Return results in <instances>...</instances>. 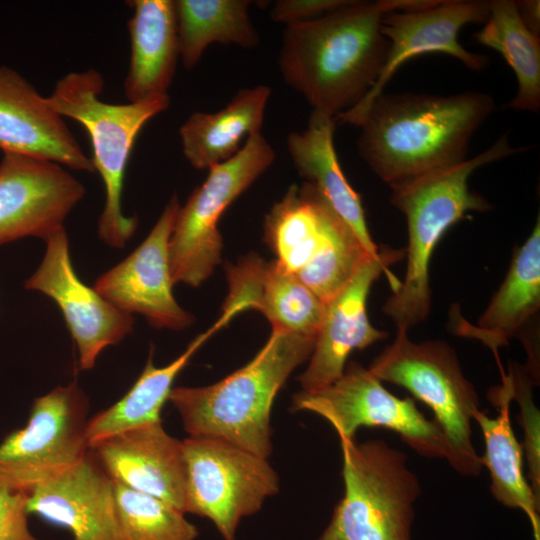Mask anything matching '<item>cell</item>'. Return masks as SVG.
Wrapping results in <instances>:
<instances>
[{
	"label": "cell",
	"mask_w": 540,
	"mask_h": 540,
	"mask_svg": "<svg viewBox=\"0 0 540 540\" xmlns=\"http://www.w3.org/2000/svg\"><path fill=\"white\" fill-rule=\"evenodd\" d=\"M434 0H350L319 18L285 27L279 70L312 111L334 119L369 93L385 65L389 41L381 19L391 11L421 10Z\"/></svg>",
	"instance_id": "1"
},
{
	"label": "cell",
	"mask_w": 540,
	"mask_h": 540,
	"mask_svg": "<svg viewBox=\"0 0 540 540\" xmlns=\"http://www.w3.org/2000/svg\"><path fill=\"white\" fill-rule=\"evenodd\" d=\"M495 109L494 99L477 91L382 93L358 125V152L389 186L408 182L465 161L472 136Z\"/></svg>",
	"instance_id": "2"
},
{
	"label": "cell",
	"mask_w": 540,
	"mask_h": 540,
	"mask_svg": "<svg viewBox=\"0 0 540 540\" xmlns=\"http://www.w3.org/2000/svg\"><path fill=\"white\" fill-rule=\"evenodd\" d=\"M316 339L272 330L245 366L211 385L173 388L168 401L189 437L221 439L267 459L274 399L290 374L310 358Z\"/></svg>",
	"instance_id": "3"
},
{
	"label": "cell",
	"mask_w": 540,
	"mask_h": 540,
	"mask_svg": "<svg viewBox=\"0 0 540 540\" xmlns=\"http://www.w3.org/2000/svg\"><path fill=\"white\" fill-rule=\"evenodd\" d=\"M526 150L512 147L502 136L473 158L390 186L391 203L407 222V266L403 281L392 292L383 312L397 331L407 332L425 321L431 307L429 268L434 250L445 232L468 212L491 208L481 195L469 189L468 180L478 168Z\"/></svg>",
	"instance_id": "4"
},
{
	"label": "cell",
	"mask_w": 540,
	"mask_h": 540,
	"mask_svg": "<svg viewBox=\"0 0 540 540\" xmlns=\"http://www.w3.org/2000/svg\"><path fill=\"white\" fill-rule=\"evenodd\" d=\"M103 87L102 75L93 68L70 72L56 82L47 99L61 117L73 119L87 131L93 150L91 160L105 186L98 235L108 246L123 248L138 224L136 217H127L122 210L128 160L141 129L169 107L170 98L167 94L112 104L100 98Z\"/></svg>",
	"instance_id": "5"
},
{
	"label": "cell",
	"mask_w": 540,
	"mask_h": 540,
	"mask_svg": "<svg viewBox=\"0 0 540 540\" xmlns=\"http://www.w3.org/2000/svg\"><path fill=\"white\" fill-rule=\"evenodd\" d=\"M344 495L317 540H412L418 477L381 439L340 441Z\"/></svg>",
	"instance_id": "6"
},
{
	"label": "cell",
	"mask_w": 540,
	"mask_h": 540,
	"mask_svg": "<svg viewBox=\"0 0 540 540\" xmlns=\"http://www.w3.org/2000/svg\"><path fill=\"white\" fill-rule=\"evenodd\" d=\"M368 369L381 382L407 389L432 410L448 445L446 460L456 472L466 476L481 473L483 465L471 428L480 401L449 344L442 340L414 342L407 332L397 331L394 341Z\"/></svg>",
	"instance_id": "7"
},
{
	"label": "cell",
	"mask_w": 540,
	"mask_h": 540,
	"mask_svg": "<svg viewBox=\"0 0 540 540\" xmlns=\"http://www.w3.org/2000/svg\"><path fill=\"white\" fill-rule=\"evenodd\" d=\"M261 132L247 137L230 159L211 166L205 181L180 206L169 242L173 283L200 286L221 261L218 222L226 209L274 162Z\"/></svg>",
	"instance_id": "8"
},
{
	"label": "cell",
	"mask_w": 540,
	"mask_h": 540,
	"mask_svg": "<svg viewBox=\"0 0 540 540\" xmlns=\"http://www.w3.org/2000/svg\"><path fill=\"white\" fill-rule=\"evenodd\" d=\"M88 411L75 381L36 398L26 425L0 443V488L28 495L79 463L89 451Z\"/></svg>",
	"instance_id": "9"
},
{
	"label": "cell",
	"mask_w": 540,
	"mask_h": 540,
	"mask_svg": "<svg viewBox=\"0 0 540 540\" xmlns=\"http://www.w3.org/2000/svg\"><path fill=\"white\" fill-rule=\"evenodd\" d=\"M186 467L185 512L210 519L224 540H235L240 520L279 491L266 458L212 437L182 441Z\"/></svg>",
	"instance_id": "10"
},
{
	"label": "cell",
	"mask_w": 540,
	"mask_h": 540,
	"mask_svg": "<svg viewBox=\"0 0 540 540\" xmlns=\"http://www.w3.org/2000/svg\"><path fill=\"white\" fill-rule=\"evenodd\" d=\"M293 411H310L325 418L342 440H354L360 427H384L397 433L419 455L448 457L445 436L434 419L426 418L411 398L385 389L362 364H346L335 382L293 397Z\"/></svg>",
	"instance_id": "11"
},
{
	"label": "cell",
	"mask_w": 540,
	"mask_h": 540,
	"mask_svg": "<svg viewBox=\"0 0 540 540\" xmlns=\"http://www.w3.org/2000/svg\"><path fill=\"white\" fill-rule=\"evenodd\" d=\"M489 14L490 1L479 0H438L425 9L384 14L381 33L389 41V51L382 72L364 99L353 109L337 116L335 122L358 126L395 71L415 56L444 53L458 59L470 70L484 69L489 58L466 50L458 35L467 24H484Z\"/></svg>",
	"instance_id": "12"
},
{
	"label": "cell",
	"mask_w": 540,
	"mask_h": 540,
	"mask_svg": "<svg viewBox=\"0 0 540 540\" xmlns=\"http://www.w3.org/2000/svg\"><path fill=\"white\" fill-rule=\"evenodd\" d=\"M44 240V257L24 286L57 303L76 345L79 368L92 369L106 347L118 344L133 331L134 318L79 279L64 226Z\"/></svg>",
	"instance_id": "13"
},
{
	"label": "cell",
	"mask_w": 540,
	"mask_h": 540,
	"mask_svg": "<svg viewBox=\"0 0 540 540\" xmlns=\"http://www.w3.org/2000/svg\"><path fill=\"white\" fill-rule=\"evenodd\" d=\"M180 208L174 195L145 240L124 260L98 277L94 289L130 315H143L156 328L182 330L194 317L176 301L169 242Z\"/></svg>",
	"instance_id": "14"
},
{
	"label": "cell",
	"mask_w": 540,
	"mask_h": 540,
	"mask_svg": "<svg viewBox=\"0 0 540 540\" xmlns=\"http://www.w3.org/2000/svg\"><path fill=\"white\" fill-rule=\"evenodd\" d=\"M84 195V186L62 165L32 156L3 153L0 245L28 236L44 240L63 226Z\"/></svg>",
	"instance_id": "15"
},
{
	"label": "cell",
	"mask_w": 540,
	"mask_h": 540,
	"mask_svg": "<svg viewBox=\"0 0 540 540\" xmlns=\"http://www.w3.org/2000/svg\"><path fill=\"white\" fill-rule=\"evenodd\" d=\"M405 256V250L382 248L377 257H369L358 268L347 285L328 303L322 324L309 358V364L298 380L302 391H314L339 379L349 355L387 337L375 328L367 314V299L373 283L384 273L397 289L400 281L389 266Z\"/></svg>",
	"instance_id": "16"
},
{
	"label": "cell",
	"mask_w": 540,
	"mask_h": 540,
	"mask_svg": "<svg viewBox=\"0 0 540 540\" xmlns=\"http://www.w3.org/2000/svg\"><path fill=\"white\" fill-rule=\"evenodd\" d=\"M89 449L112 481L186 513L183 443L168 434L161 421L116 433Z\"/></svg>",
	"instance_id": "17"
},
{
	"label": "cell",
	"mask_w": 540,
	"mask_h": 540,
	"mask_svg": "<svg viewBox=\"0 0 540 540\" xmlns=\"http://www.w3.org/2000/svg\"><path fill=\"white\" fill-rule=\"evenodd\" d=\"M0 149L95 172L91 158L47 97L7 66H0Z\"/></svg>",
	"instance_id": "18"
},
{
	"label": "cell",
	"mask_w": 540,
	"mask_h": 540,
	"mask_svg": "<svg viewBox=\"0 0 540 540\" xmlns=\"http://www.w3.org/2000/svg\"><path fill=\"white\" fill-rule=\"evenodd\" d=\"M226 273L228 295L222 312L237 316L246 310H257L274 331L317 338L325 304L277 260L267 261L250 254L236 264H228Z\"/></svg>",
	"instance_id": "19"
},
{
	"label": "cell",
	"mask_w": 540,
	"mask_h": 540,
	"mask_svg": "<svg viewBox=\"0 0 540 540\" xmlns=\"http://www.w3.org/2000/svg\"><path fill=\"white\" fill-rule=\"evenodd\" d=\"M27 511L73 540H121L114 483L89 449L75 466L35 488Z\"/></svg>",
	"instance_id": "20"
},
{
	"label": "cell",
	"mask_w": 540,
	"mask_h": 540,
	"mask_svg": "<svg viewBox=\"0 0 540 540\" xmlns=\"http://www.w3.org/2000/svg\"><path fill=\"white\" fill-rule=\"evenodd\" d=\"M335 125L332 116L312 111L307 128L287 136V149L298 174L318 190L366 250L378 256L380 249L369 232L361 197L350 186L338 161L333 140Z\"/></svg>",
	"instance_id": "21"
},
{
	"label": "cell",
	"mask_w": 540,
	"mask_h": 540,
	"mask_svg": "<svg viewBox=\"0 0 540 540\" xmlns=\"http://www.w3.org/2000/svg\"><path fill=\"white\" fill-rule=\"evenodd\" d=\"M130 61L124 80L128 102L167 95L179 58L174 0L130 1Z\"/></svg>",
	"instance_id": "22"
},
{
	"label": "cell",
	"mask_w": 540,
	"mask_h": 540,
	"mask_svg": "<svg viewBox=\"0 0 540 540\" xmlns=\"http://www.w3.org/2000/svg\"><path fill=\"white\" fill-rule=\"evenodd\" d=\"M347 225L318 190L304 182L289 187L264 221V240L278 263L297 274Z\"/></svg>",
	"instance_id": "23"
},
{
	"label": "cell",
	"mask_w": 540,
	"mask_h": 540,
	"mask_svg": "<svg viewBox=\"0 0 540 540\" xmlns=\"http://www.w3.org/2000/svg\"><path fill=\"white\" fill-rule=\"evenodd\" d=\"M540 307V218L514 252L508 273L475 325H460L458 334L476 338L494 353L513 337H523Z\"/></svg>",
	"instance_id": "24"
},
{
	"label": "cell",
	"mask_w": 540,
	"mask_h": 540,
	"mask_svg": "<svg viewBox=\"0 0 540 540\" xmlns=\"http://www.w3.org/2000/svg\"><path fill=\"white\" fill-rule=\"evenodd\" d=\"M490 400L499 410L497 417L491 418L479 410L473 421L483 434L485 452L481 461L490 473L491 493L502 505L522 510L529 518L534 539L540 540V498L524 475L523 446L510 421L512 387L508 376L501 387L490 392Z\"/></svg>",
	"instance_id": "25"
},
{
	"label": "cell",
	"mask_w": 540,
	"mask_h": 540,
	"mask_svg": "<svg viewBox=\"0 0 540 540\" xmlns=\"http://www.w3.org/2000/svg\"><path fill=\"white\" fill-rule=\"evenodd\" d=\"M270 94L265 85L245 88L217 112L191 114L179 129L189 163L197 169H209L233 157L246 135L261 132Z\"/></svg>",
	"instance_id": "26"
},
{
	"label": "cell",
	"mask_w": 540,
	"mask_h": 540,
	"mask_svg": "<svg viewBox=\"0 0 540 540\" xmlns=\"http://www.w3.org/2000/svg\"><path fill=\"white\" fill-rule=\"evenodd\" d=\"M234 317L231 312H222L208 330L193 339L181 355L163 367L153 364L151 352L142 373L128 392L116 403L88 419L85 435L89 448L116 433L160 422L161 409L169 400L178 374L199 348Z\"/></svg>",
	"instance_id": "27"
},
{
	"label": "cell",
	"mask_w": 540,
	"mask_h": 540,
	"mask_svg": "<svg viewBox=\"0 0 540 540\" xmlns=\"http://www.w3.org/2000/svg\"><path fill=\"white\" fill-rule=\"evenodd\" d=\"M179 57L194 68L212 43L251 49L260 38L248 13V0H174Z\"/></svg>",
	"instance_id": "28"
},
{
	"label": "cell",
	"mask_w": 540,
	"mask_h": 540,
	"mask_svg": "<svg viewBox=\"0 0 540 540\" xmlns=\"http://www.w3.org/2000/svg\"><path fill=\"white\" fill-rule=\"evenodd\" d=\"M478 43L498 51L513 69L518 91L509 106L519 111L540 108V38L521 20L513 0L490 1V14L475 34Z\"/></svg>",
	"instance_id": "29"
},
{
	"label": "cell",
	"mask_w": 540,
	"mask_h": 540,
	"mask_svg": "<svg viewBox=\"0 0 540 540\" xmlns=\"http://www.w3.org/2000/svg\"><path fill=\"white\" fill-rule=\"evenodd\" d=\"M113 483L121 540H195L198 537L197 527L175 507Z\"/></svg>",
	"instance_id": "30"
},
{
	"label": "cell",
	"mask_w": 540,
	"mask_h": 540,
	"mask_svg": "<svg viewBox=\"0 0 540 540\" xmlns=\"http://www.w3.org/2000/svg\"><path fill=\"white\" fill-rule=\"evenodd\" d=\"M369 257L377 256L371 255L354 231L345 225L296 276L326 304Z\"/></svg>",
	"instance_id": "31"
},
{
	"label": "cell",
	"mask_w": 540,
	"mask_h": 540,
	"mask_svg": "<svg viewBox=\"0 0 540 540\" xmlns=\"http://www.w3.org/2000/svg\"><path fill=\"white\" fill-rule=\"evenodd\" d=\"M512 387V400L519 406V423L524 432L522 443L528 466V481L540 498V415L532 397L536 379L525 366H516L508 375ZM538 383V381H537Z\"/></svg>",
	"instance_id": "32"
},
{
	"label": "cell",
	"mask_w": 540,
	"mask_h": 540,
	"mask_svg": "<svg viewBox=\"0 0 540 540\" xmlns=\"http://www.w3.org/2000/svg\"><path fill=\"white\" fill-rule=\"evenodd\" d=\"M28 495L0 488V540H41L30 530Z\"/></svg>",
	"instance_id": "33"
},
{
	"label": "cell",
	"mask_w": 540,
	"mask_h": 540,
	"mask_svg": "<svg viewBox=\"0 0 540 540\" xmlns=\"http://www.w3.org/2000/svg\"><path fill=\"white\" fill-rule=\"evenodd\" d=\"M350 0H279L270 10L274 22L286 26L310 21L348 4Z\"/></svg>",
	"instance_id": "34"
},
{
	"label": "cell",
	"mask_w": 540,
	"mask_h": 540,
	"mask_svg": "<svg viewBox=\"0 0 540 540\" xmlns=\"http://www.w3.org/2000/svg\"><path fill=\"white\" fill-rule=\"evenodd\" d=\"M519 16L525 26L536 36L540 35V2L538 0L515 1Z\"/></svg>",
	"instance_id": "35"
}]
</instances>
